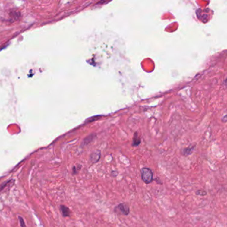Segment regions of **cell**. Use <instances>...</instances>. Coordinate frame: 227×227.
Returning <instances> with one entry per match:
<instances>
[{
  "mask_svg": "<svg viewBox=\"0 0 227 227\" xmlns=\"http://www.w3.org/2000/svg\"><path fill=\"white\" fill-rule=\"evenodd\" d=\"M140 175H141L142 181L146 184H151L154 181L153 172L151 169L149 167H143L140 169Z\"/></svg>",
  "mask_w": 227,
  "mask_h": 227,
  "instance_id": "6da1fadb",
  "label": "cell"
},
{
  "mask_svg": "<svg viewBox=\"0 0 227 227\" xmlns=\"http://www.w3.org/2000/svg\"><path fill=\"white\" fill-rule=\"evenodd\" d=\"M114 213L117 215L127 216L130 213V207L127 203H119L114 208Z\"/></svg>",
  "mask_w": 227,
  "mask_h": 227,
  "instance_id": "7a4b0ae2",
  "label": "cell"
},
{
  "mask_svg": "<svg viewBox=\"0 0 227 227\" xmlns=\"http://www.w3.org/2000/svg\"><path fill=\"white\" fill-rule=\"evenodd\" d=\"M101 152L100 150H96L89 156V161L92 163H97L101 159Z\"/></svg>",
  "mask_w": 227,
  "mask_h": 227,
  "instance_id": "3957f363",
  "label": "cell"
},
{
  "mask_svg": "<svg viewBox=\"0 0 227 227\" xmlns=\"http://www.w3.org/2000/svg\"><path fill=\"white\" fill-rule=\"evenodd\" d=\"M196 148V144H192V145H189L188 147L184 148L183 150H182L181 153L182 155L184 156H188L191 155V154H193V153L194 152V150Z\"/></svg>",
  "mask_w": 227,
  "mask_h": 227,
  "instance_id": "277c9868",
  "label": "cell"
},
{
  "mask_svg": "<svg viewBox=\"0 0 227 227\" xmlns=\"http://www.w3.org/2000/svg\"><path fill=\"white\" fill-rule=\"evenodd\" d=\"M60 209L64 217H68L71 215V211H70V209L68 207H65V205H61Z\"/></svg>",
  "mask_w": 227,
  "mask_h": 227,
  "instance_id": "5b68a950",
  "label": "cell"
},
{
  "mask_svg": "<svg viewBox=\"0 0 227 227\" xmlns=\"http://www.w3.org/2000/svg\"><path fill=\"white\" fill-rule=\"evenodd\" d=\"M140 143H141V140L139 137L138 134L137 133H135V135H134L133 139V143H132V146L133 147H137L139 146Z\"/></svg>",
  "mask_w": 227,
  "mask_h": 227,
  "instance_id": "8992f818",
  "label": "cell"
},
{
  "mask_svg": "<svg viewBox=\"0 0 227 227\" xmlns=\"http://www.w3.org/2000/svg\"><path fill=\"white\" fill-rule=\"evenodd\" d=\"M95 135H94V134H92V135H89L88 137H86V138L84 140L82 145L85 146V145H88V144H89L91 142H92L93 140V139H95Z\"/></svg>",
  "mask_w": 227,
  "mask_h": 227,
  "instance_id": "52a82bcc",
  "label": "cell"
},
{
  "mask_svg": "<svg viewBox=\"0 0 227 227\" xmlns=\"http://www.w3.org/2000/svg\"><path fill=\"white\" fill-rule=\"evenodd\" d=\"M195 194H197V195L198 196H201V197H204L207 195V191L205 190L204 189H199V190H197L196 192H195Z\"/></svg>",
  "mask_w": 227,
  "mask_h": 227,
  "instance_id": "ba28073f",
  "label": "cell"
},
{
  "mask_svg": "<svg viewBox=\"0 0 227 227\" xmlns=\"http://www.w3.org/2000/svg\"><path fill=\"white\" fill-rule=\"evenodd\" d=\"M81 165H78L77 166H75V167H73V175L77 174L80 170H81Z\"/></svg>",
  "mask_w": 227,
  "mask_h": 227,
  "instance_id": "9c48e42d",
  "label": "cell"
},
{
  "mask_svg": "<svg viewBox=\"0 0 227 227\" xmlns=\"http://www.w3.org/2000/svg\"><path fill=\"white\" fill-rule=\"evenodd\" d=\"M10 17L11 18H14V20H17L19 17H20V14H19L18 12H16V11L11 12L10 14Z\"/></svg>",
  "mask_w": 227,
  "mask_h": 227,
  "instance_id": "30bf717a",
  "label": "cell"
},
{
  "mask_svg": "<svg viewBox=\"0 0 227 227\" xmlns=\"http://www.w3.org/2000/svg\"><path fill=\"white\" fill-rule=\"evenodd\" d=\"M10 181H8V182H5V183H4V184H2V185H0V193H1V192L3 191V189H4V188L6 186H7V185L8 184V183H9Z\"/></svg>",
  "mask_w": 227,
  "mask_h": 227,
  "instance_id": "8fae6325",
  "label": "cell"
},
{
  "mask_svg": "<svg viewBox=\"0 0 227 227\" xmlns=\"http://www.w3.org/2000/svg\"><path fill=\"white\" fill-rule=\"evenodd\" d=\"M18 219H19V220H20L21 226V227H25V222H24V219L22 218V217H21V216H19V217H18Z\"/></svg>",
  "mask_w": 227,
  "mask_h": 227,
  "instance_id": "7c38bea8",
  "label": "cell"
},
{
  "mask_svg": "<svg viewBox=\"0 0 227 227\" xmlns=\"http://www.w3.org/2000/svg\"><path fill=\"white\" fill-rule=\"evenodd\" d=\"M119 174V172L117 171H112L111 172V176L112 177H116Z\"/></svg>",
  "mask_w": 227,
  "mask_h": 227,
  "instance_id": "4fadbf2b",
  "label": "cell"
},
{
  "mask_svg": "<svg viewBox=\"0 0 227 227\" xmlns=\"http://www.w3.org/2000/svg\"><path fill=\"white\" fill-rule=\"evenodd\" d=\"M154 181L155 182H156V183H158L159 184H162V183L161 180L160 179V178H159V177H156V178H154Z\"/></svg>",
  "mask_w": 227,
  "mask_h": 227,
  "instance_id": "5bb4252c",
  "label": "cell"
}]
</instances>
